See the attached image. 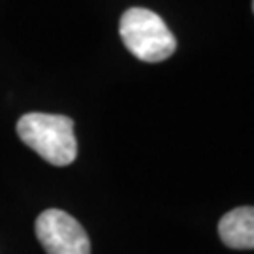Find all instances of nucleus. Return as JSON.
Returning a JSON list of instances; mask_svg holds the SVG:
<instances>
[{"mask_svg": "<svg viewBox=\"0 0 254 254\" xmlns=\"http://www.w3.org/2000/svg\"><path fill=\"white\" fill-rule=\"evenodd\" d=\"M17 134L25 145L53 166H68L77 156L73 121L66 115L27 113L19 119Z\"/></svg>", "mask_w": 254, "mask_h": 254, "instance_id": "f257e3e1", "label": "nucleus"}, {"mask_svg": "<svg viewBox=\"0 0 254 254\" xmlns=\"http://www.w3.org/2000/svg\"><path fill=\"white\" fill-rule=\"evenodd\" d=\"M123 44L143 63H162L175 53L177 40L164 19L145 8H130L119 23Z\"/></svg>", "mask_w": 254, "mask_h": 254, "instance_id": "f03ea898", "label": "nucleus"}, {"mask_svg": "<svg viewBox=\"0 0 254 254\" xmlns=\"http://www.w3.org/2000/svg\"><path fill=\"white\" fill-rule=\"evenodd\" d=\"M36 237L47 254H91V239L66 211L46 209L36 218Z\"/></svg>", "mask_w": 254, "mask_h": 254, "instance_id": "7ed1b4c3", "label": "nucleus"}, {"mask_svg": "<svg viewBox=\"0 0 254 254\" xmlns=\"http://www.w3.org/2000/svg\"><path fill=\"white\" fill-rule=\"evenodd\" d=\"M218 236L230 249H254V207H237L218 222Z\"/></svg>", "mask_w": 254, "mask_h": 254, "instance_id": "20e7f679", "label": "nucleus"}, {"mask_svg": "<svg viewBox=\"0 0 254 254\" xmlns=\"http://www.w3.org/2000/svg\"><path fill=\"white\" fill-rule=\"evenodd\" d=\"M253 8H254V4H253Z\"/></svg>", "mask_w": 254, "mask_h": 254, "instance_id": "39448f33", "label": "nucleus"}]
</instances>
